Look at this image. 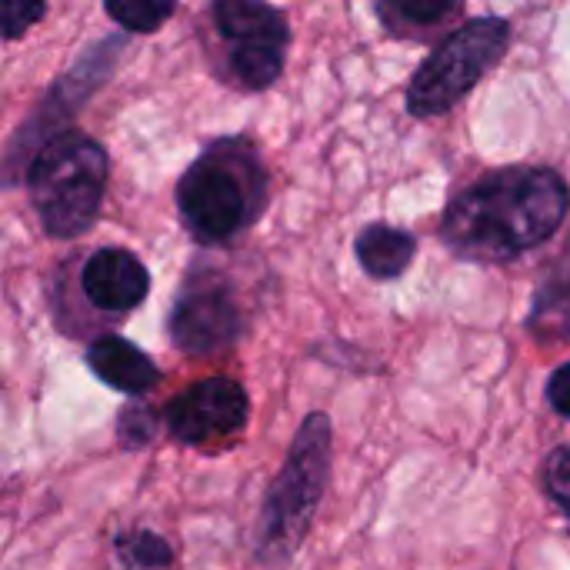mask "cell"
Segmentation results:
<instances>
[{"mask_svg": "<svg viewBox=\"0 0 570 570\" xmlns=\"http://www.w3.org/2000/svg\"><path fill=\"white\" fill-rule=\"evenodd\" d=\"M568 214V187L551 170L511 167L458 197L444 237L468 257L504 261L548 240Z\"/></svg>", "mask_w": 570, "mask_h": 570, "instance_id": "obj_1", "label": "cell"}, {"mask_svg": "<svg viewBox=\"0 0 570 570\" xmlns=\"http://www.w3.org/2000/svg\"><path fill=\"white\" fill-rule=\"evenodd\" d=\"M327 478H331V421L327 414H307L264 501L261 538H257V554L264 564L284 568L297 554L324 498Z\"/></svg>", "mask_w": 570, "mask_h": 570, "instance_id": "obj_2", "label": "cell"}, {"mask_svg": "<svg viewBox=\"0 0 570 570\" xmlns=\"http://www.w3.org/2000/svg\"><path fill=\"white\" fill-rule=\"evenodd\" d=\"M30 200L50 237L83 234L104 200L107 154L80 134H57L27 167Z\"/></svg>", "mask_w": 570, "mask_h": 570, "instance_id": "obj_3", "label": "cell"}, {"mask_svg": "<svg viewBox=\"0 0 570 570\" xmlns=\"http://www.w3.org/2000/svg\"><path fill=\"white\" fill-rule=\"evenodd\" d=\"M261 174L244 144H217L210 147L177 187V204L184 224L200 240H227L237 234L261 197Z\"/></svg>", "mask_w": 570, "mask_h": 570, "instance_id": "obj_4", "label": "cell"}, {"mask_svg": "<svg viewBox=\"0 0 570 570\" xmlns=\"http://www.w3.org/2000/svg\"><path fill=\"white\" fill-rule=\"evenodd\" d=\"M508 47V23L498 17L471 20L468 27L454 30L414 73L407 90V107L417 117L451 110L504 53Z\"/></svg>", "mask_w": 570, "mask_h": 570, "instance_id": "obj_5", "label": "cell"}, {"mask_svg": "<svg viewBox=\"0 0 570 570\" xmlns=\"http://www.w3.org/2000/svg\"><path fill=\"white\" fill-rule=\"evenodd\" d=\"M217 30L230 40L234 73L247 87H267L284 67L287 23L267 0H217Z\"/></svg>", "mask_w": 570, "mask_h": 570, "instance_id": "obj_6", "label": "cell"}, {"mask_svg": "<svg viewBox=\"0 0 570 570\" xmlns=\"http://www.w3.org/2000/svg\"><path fill=\"white\" fill-rule=\"evenodd\" d=\"M247 391L237 381L210 377L177 394L167 404L164 421L180 444H204L240 431L247 424Z\"/></svg>", "mask_w": 570, "mask_h": 570, "instance_id": "obj_7", "label": "cell"}, {"mask_svg": "<svg viewBox=\"0 0 570 570\" xmlns=\"http://www.w3.org/2000/svg\"><path fill=\"white\" fill-rule=\"evenodd\" d=\"M240 334V314L227 291L200 287L187 291L170 314V341L184 354H214L234 344Z\"/></svg>", "mask_w": 570, "mask_h": 570, "instance_id": "obj_8", "label": "cell"}, {"mask_svg": "<svg viewBox=\"0 0 570 570\" xmlns=\"http://www.w3.org/2000/svg\"><path fill=\"white\" fill-rule=\"evenodd\" d=\"M80 284L94 307L124 314V311H134L147 297L150 277H147V267L134 254L107 247V250H97L83 264Z\"/></svg>", "mask_w": 570, "mask_h": 570, "instance_id": "obj_9", "label": "cell"}, {"mask_svg": "<svg viewBox=\"0 0 570 570\" xmlns=\"http://www.w3.org/2000/svg\"><path fill=\"white\" fill-rule=\"evenodd\" d=\"M87 364H90V371L107 387H114L120 394H130V397L147 394L160 381L154 361L140 347L124 341V337H100V341H94L90 351H87Z\"/></svg>", "mask_w": 570, "mask_h": 570, "instance_id": "obj_10", "label": "cell"}, {"mask_svg": "<svg viewBox=\"0 0 570 570\" xmlns=\"http://www.w3.org/2000/svg\"><path fill=\"white\" fill-rule=\"evenodd\" d=\"M411 257H414V237L397 227L374 224L357 237V261L371 277H397L404 274Z\"/></svg>", "mask_w": 570, "mask_h": 570, "instance_id": "obj_11", "label": "cell"}, {"mask_svg": "<svg viewBox=\"0 0 570 570\" xmlns=\"http://www.w3.org/2000/svg\"><path fill=\"white\" fill-rule=\"evenodd\" d=\"M117 554L130 570H160L174 561L170 544L150 531H130V534L117 538Z\"/></svg>", "mask_w": 570, "mask_h": 570, "instance_id": "obj_12", "label": "cell"}, {"mask_svg": "<svg viewBox=\"0 0 570 570\" xmlns=\"http://www.w3.org/2000/svg\"><path fill=\"white\" fill-rule=\"evenodd\" d=\"M174 3H177V0H104L107 13H110L120 27L137 30V33L157 30V27L174 13Z\"/></svg>", "mask_w": 570, "mask_h": 570, "instance_id": "obj_13", "label": "cell"}, {"mask_svg": "<svg viewBox=\"0 0 570 570\" xmlns=\"http://www.w3.org/2000/svg\"><path fill=\"white\" fill-rule=\"evenodd\" d=\"M154 434H157L154 411H147L144 404H130V407L120 411V417H117V438H120L124 448H144V444L154 441Z\"/></svg>", "mask_w": 570, "mask_h": 570, "instance_id": "obj_14", "label": "cell"}, {"mask_svg": "<svg viewBox=\"0 0 570 570\" xmlns=\"http://www.w3.org/2000/svg\"><path fill=\"white\" fill-rule=\"evenodd\" d=\"M43 17V0H0V37H23Z\"/></svg>", "mask_w": 570, "mask_h": 570, "instance_id": "obj_15", "label": "cell"}, {"mask_svg": "<svg viewBox=\"0 0 570 570\" xmlns=\"http://www.w3.org/2000/svg\"><path fill=\"white\" fill-rule=\"evenodd\" d=\"M544 488L548 498L570 518V448H558L544 461Z\"/></svg>", "mask_w": 570, "mask_h": 570, "instance_id": "obj_16", "label": "cell"}, {"mask_svg": "<svg viewBox=\"0 0 570 570\" xmlns=\"http://www.w3.org/2000/svg\"><path fill=\"white\" fill-rule=\"evenodd\" d=\"M394 3L414 23H434V20H444L461 0H394Z\"/></svg>", "mask_w": 570, "mask_h": 570, "instance_id": "obj_17", "label": "cell"}, {"mask_svg": "<svg viewBox=\"0 0 570 570\" xmlns=\"http://www.w3.org/2000/svg\"><path fill=\"white\" fill-rule=\"evenodd\" d=\"M548 401H551V407H554L561 417H568L570 421V364L558 367L554 377L548 381Z\"/></svg>", "mask_w": 570, "mask_h": 570, "instance_id": "obj_18", "label": "cell"}]
</instances>
